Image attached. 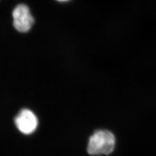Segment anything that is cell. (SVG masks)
<instances>
[{
  "label": "cell",
  "instance_id": "1",
  "mask_svg": "<svg viewBox=\"0 0 156 156\" xmlns=\"http://www.w3.org/2000/svg\"><path fill=\"white\" fill-rule=\"evenodd\" d=\"M116 143V137L111 131L100 129L90 137L87 151L91 156H108L115 150Z\"/></svg>",
  "mask_w": 156,
  "mask_h": 156
},
{
  "label": "cell",
  "instance_id": "2",
  "mask_svg": "<svg viewBox=\"0 0 156 156\" xmlns=\"http://www.w3.org/2000/svg\"><path fill=\"white\" fill-rule=\"evenodd\" d=\"M12 16L15 28L20 33L28 32L33 26L34 19L29 8L24 4L17 6L13 11Z\"/></svg>",
  "mask_w": 156,
  "mask_h": 156
},
{
  "label": "cell",
  "instance_id": "3",
  "mask_svg": "<svg viewBox=\"0 0 156 156\" xmlns=\"http://www.w3.org/2000/svg\"><path fill=\"white\" fill-rule=\"evenodd\" d=\"M15 123L17 129L23 134H32L38 127V120L36 115L29 109H24L15 117Z\"/></svg>",
  "mask_w": 156,
  "mask_h": 156
},
{
  "label": "cell",
  "instance_id": "4",
  "mask_svg": "<svg viewBox=\"0 0 156 156\" xmlns=\"http://www.w3.org/2000/svg\"><path fill=\"white\" fill-rule=\"evenodd\" d=\"M57 1H58L59 2H66V1H68L69 0H57Z\"/></svg>",
  "mask_w": 156,
  "mask_h": 156
}]
</instances>
